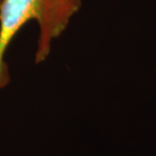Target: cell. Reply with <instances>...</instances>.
I'll use <instances>...</instances> for the list:
<instances>
[{"label": "cell", "mask_w": 156, "mask_h": 156, "mask_svg": "<svg viewBox=\"0 0 156 156\" xmlns=\"http://www.w3.org/2000/svg\"><path fill=\"white\" fill-rule=\"evenodd\" d=\"M0 2H1V0H0Z\"/></svg>", "instance_id": "cell-2"}, {"label": "cell", "mask_w": 156, "mask_h": 156, "mask_svg": "<svg viewBox=\"0 0 156 156\" xmlns=\"http://www.w3.org/2000/svg\"><path fill=\"white\" fill-rule=\"evenodd\" d=\"M83 0H1L0 2V89L10 81L5 54L12 39L30 20L39 27L35 61L49 57L53 42L69 26Z\"/></svg>", "instance_id": "cell-1"}]
</instances>
